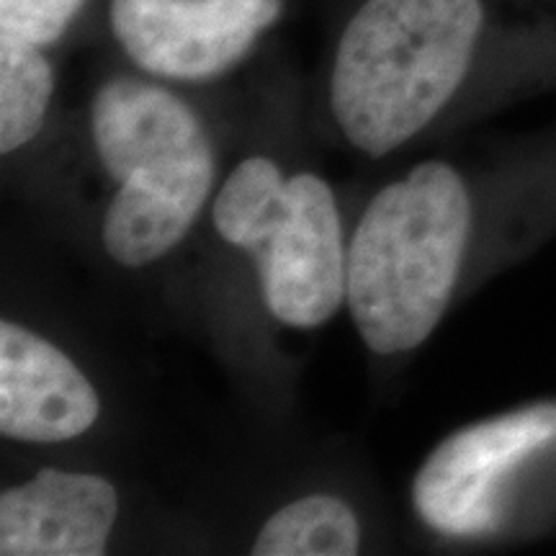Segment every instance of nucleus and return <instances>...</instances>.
I'll list each match as a JSON object with an SVG mask.
<instances>
[{"instance_id": "f257e3e1", "label": "nucleus", "mask_w": 556, "mask_h": 556, "mask_svg": "<svg viewBox=\"0 0 556 556\" xmlns=\"http://www.w3.org/2000/svg\"><path fill=\"white\" fill-rule=\"evenodd\" d=\"M471 229L464 180L441 160L415 165L381 189L353 232L345 304L379 356L422 345L454 294Z\"/></svg>"}, {"instance_id": "f03ea898", "label": "nucleus", "mask_w": 556, "mask_h": 556, "mask_svg": "<svg viewBox=\"0 0 556 556\" xmlns=\"http://www.w3.org/2000/svg\"><path fill=\"white\" fill-rule=\"evenodd\" d=\"M482 0H366L338 41L330 103L340 131L371 157L420 135L467 78Z\"/></svg>"}, {"instance_id": "0eeeda50", "label": "nucleus", "mask_w": 556, "mask_h": 556, "mask_svg": "<svg viewBox=\"0 0 556 556\" xmlns=\"http://www.w3.org/2000/svg\"><path fill=\"white\" fill-rule=\"evenodd\" d=\"M99 413V392L73 358L18 323H0V433L24 443L73 441Z\"/></svg>"}, {"instance_id": "1a4fd4ad", "label": "nucleus", "mask_w": 556, "mask_h": 556, "mask_svg": "<svg viewBox=\"0 0 556 556\" xmlns=\"http://www.w3.org/2000/svg\"><path fill=\"white\" fill-rule=\"evenodd\" d=\"M361 526L345 500L307 495L276 510L263 523L253 554L258 556H353Z\"/></svg>"}, {"instance_id": "423d86ee", "label": "nucleus", "mask_w": 556, "mask_h": 556, "mask_svg": "<svg viewBox=\"0 0 556 556\" xmlns=\"http://www.w3.org/2000/svg\"><path fill=\"white\" fill-rule=\"evenodd\" d=\"M111 29L129 60L157 78L227 73L281 16V0H111Z\"/></svg>"}, {"instance_id": "6e6552de", "label": "nucleus", "mask_w": 556, "mask_h": 556, "mask_svg": "<svg viewBox=\"0 0 556 556\" xmlns=\"http://www.w3.org/2000/svg\"><path fill=\"white\" fill-rule=\"evenodd\" d=\"M119 516L109 479L39 469L29 482L0 495L3 556H99Z\"/></svg>"}, {"instance_id": "9d476101", "label": "nucleus", "mask_w": 556, "mask_h": 556, "mask_svg": "<svg viewBox=\"0 0 556 556\" xmlns=\"http://www.w3.org/2000/svg\"><path fill=\"white\" fill-rule=\"evenodd\" d=\"M54 73L41 47L0 39V152L11 155L39 135Z\"/></svg>"}, {"instance_id": "7ed1b4c3", "label": "nucleus", "mask_w": 556, "mask_h": 556, "mask_svg": "<svg viewBox=\"0 0 556 556\" xmlns=\"http://www.w3.org/2000/svg\"><path fill=\"white\" fill-rule=\"evenodd\" d=\"M90 135L114 199L103 248L119 266L142 268L189 235L214 186V150L199 116L176 93L137 78L103 83Z\"/></svg>"}, {"instance_id": "20e7f679", "label": "nucleus", "mask_w": 556, "mask_h": 556, "mask_svg": "<svg viewBox=\"0 0 556 556\" xmlns=\"http://www.w3.org/2000/svg\"><path fill=\"white\" fill-rule=\"evenodd\" d=\"M212 219L222 240L253 258L278 323L319 328L345 302L343 225L330 186L315 173L283 176L270 157L242 160L222 184Z\"/></svg>"}, {"instance_id": "39448f33", "label": "nucleus", "mask_w": 556, "mask_h": 556, "mask_svg": "<svg viewBox=\"0 0 556 556\" xmlns=\"http://www.w3.org/2000/svg\"><path fill=\"white\" fill-rule=\"evenodd\" d=\"M552 443L556 402H539L456 430L417 469V516L433 531L454 539L495 531L503 482L526 458Z\"/></svg>"}, {"instance_id": "9b49d317", "label": "nucleus", "mask_w": 556, "mask_h": 556, "mask_svg": "<svg viewBox=\"0 0 556 556\" xmlns=\"http://www.w3.org/2000/svg\"><path fill=\"white\" fill-rule=\"evenodd\" d=\"M86 0H0V39L54 45Z\"/></svg>"}]
</instances>
